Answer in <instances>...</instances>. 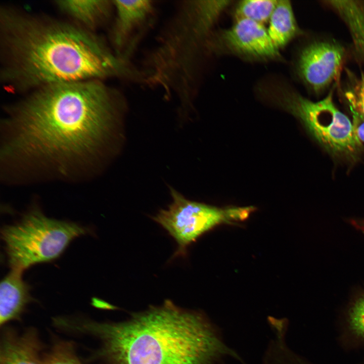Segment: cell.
<instances>
[{
	"label": "cell",
	"mask_w": 364,
	"mask_h": 364,
	"mask_svg": "<svg viewBox=\"0 0 364 364\" xmlns=\"http://www.w3.org/2000/svg\"><path fill=\"white\" fill-rule=\"evenodd\" d=\"M122 99L97 79L41 87L17 110L12 150L65 158L90 152L105 135L115 103Z\"/></svg>",
	"instance_id": "6da1fadb"
},
{
	"label": "cell",
	"mask_w": 364,
	"mask_h": 364,
	"mask_svg": "<svg viewBox=\"0 0 364 364\" xmlns=\"http://www.w3.org/2000/svg\"><path fill=\"white\" fill-rule=\"evenodd\" d=\"M74 329L99 337L113 364H217L227 356L246 364L205 315L169 300L124 323L84 321Z\"/></svg>",
	"instance_id": "7a4b0ae2"
},
{
	"label": "cell",
	"mask_w": 364,
	"mask_h": 364,
	"mask_svg": "<svg viewBox=\"0 0 364 364\" xmlns=\"http://www.w3.org/2000/svg\"><path fill=\"white\" fill-rule=\"evenodd\" d=\"M11 81L43 87L128 74L124 61L88 31L72 25L4 16Z\"/></svg>",
	"instance_id": "3957f363"
},
{
	"label": "cell",
	"mask_w": 364,
	"mask_h": 364,
	"mask_svg": "<svg viewBox=\"0 0 364 364\" xmlns=\"http://www.w3.org/2000/svg\"><path fill=\"white\" fill-rule=\"evenodd\" d=\"M87 232L75 223L50 218L33 210L19 222L3 227L1 234L12 269L23 271L58 258L71 241Z\"/></svg>",
	"instance_id": "277c9868"
},
{
	"label": "cell",
	"mask_w": 364,
	"mask_h": 364,
	"mask_svg": "<svg viewBox=\"0 0 364 364\" xmlns=\"http://www.w3.org/2000/svg\"><path fill=\"white\" fill-rule=\"evenodd\" d=\"M282 105L302 122L311 136L332 155L355 159L362 144L352 122L335 105L332 92L313 102L298 94L286 93Z\"/></svg>",
	"instance_id": "5b68a950"
},
{
	"label": "cell",
	"mask_w": 364,
	"mask_h": 364,
	"mask_svg": "<svg viewBox=\"0 0 364 364\" xmlns=\"http://www.w3.org/2000/svg\"><path fill=\"white\" fill-rule=\"evenodd\" d=\"M172 202L153 219L174 239L177 248L173 257L185 256L189 246L200 236L228 219H242L251 208L222 210L186 199L170 188Z\"/></svg>",
	"instance_id": "8992f818"
},
{
	"label": "cell",
	"mask_w": 364,
	"mask_h": 364,
	"mask_svg": "<svg viewBox=\"0 0 364 364\" xmlns=\"http://www.w3.org/2000/svg\"><path fill=\"white\" fill-rule=\"evenodd\" d=\"M343 56V48L337 43L326 41L312 43L300 54V74L313 89L321 90L336 78Z\"/></svg>",
	"instance_id": "52a82bcc"
},
{
	"label": "cell",
	"mask_w": 364,
	"mask_h": 364,
	"mask_svg": "<svg viewBox=\"0 0 364 364\" xmlns=\"http://www.w3.org/2000/svg\"><path fill=\"white\" fill-rule=\"evenodd\" d=\"M236 20L234 25L223 34L224 40L231 49L255 57L271 58L279 56V49L263 24L246 19Z\"/></svg>",
	"instance_id": "ba28073f"
},
{
	"label": "cell",
	"mask_w": 364,
	"mask_h": 364,
	"mask_svg": "<svg viewBox=\"0 0 364 364\" xmlns=\"http://www.w3.org/2000/svg\"><path fill=\"white\" fill-rule=\"evenodd\" d=\"M113 3L117 12L113 39L118 54L125 49L126 57L133 49L132 35L141 33L142 28L150 25L154 15L153 5L152 1L146 0L114 1Z\"/></svg>",
	"instance_id": "9c48e42d"
},
{
	"label": "cell",
	"mask_w": 364,
	"mask_h": 364,
	"mask_svg": "<svg viewBox=\"0 0 364 364\" xmlns=\"http://www.w3.org/2000/svg\"><path fill=\"white\" fill-rule=\"evenodd\" d=\"M22 272L12 269L1 283V325L18 317L31 300L30 287L22 279Z\"/></svg>",
	"instance_id": "30bf717a"
},
{
	"label": "cell",
	"mask_w": 364,
	"mask_h": 364,
	"mask_svg": "<svg viewBox=\"0 0 364 364\" xmlns=\"http://www.w3.org/2000/svg\"><path fill=\"white\" fill-rule=\"evenodd\" d=\"M36 333L28 331L18 337L7 336L1 347V364H42Z\"/></svg>",
	"instance_id": "8fae6325"
},
{
	"label": "cell",
	"mask_w": 364,
	"mask_h": 364,
	"mask_svg": "<svg viewBox=\"0 0 364 364\" xmlns=\"http://www.w3.org/2000/svg\"><path fill=\"white\" fill-rule=\"evenodd\" d=\"M269 21L267 32L278 49L286 46L297 33L295 19L289 1H278Z\"/></svg>",
	"instance_id": "7c38bea8"
},
{
	"label": "cell",
	"mask_w": 364,
	"mask_h": 364,
	"mask_svg": "<svg viewBox=\"0 0 364 364\" xmlns=\"http://www.w3.org/2000/svg\"><path fill=\"white\" fill-rule=\"evenodd\" d=\"M56 3L74 19L89 27L97 25L109 15L112 4L107 1L65 0Z\"/></svg>",
	"instance_id": "4fadbf2b"
},
{
	"label": "cell",
	"mask_w": 364,
	"mask_h": 364,
	"mask_svg": "<svg viewBox=\"0 0 364 364\" xmlns=\"http://www.w3.org/2000/svg\"><path fill=\"white\" fill-rule=\"evenodd\" d=\"M347 25L355 49L364 59V4L354 1H328Z\"/></svg>",
	"instance_id": "5bb4252c"
},
{
	"label": "cell",
	"mask_w": 364,
	"mask_h": 364,
	"mask_svg": "<svg viewBox=\"0 0 364 364\" xmlns=\"http://www.w3.org/2000/svg\"><path fill=\"white\" fill-rule=\"evenodd\" d=\"M278 2L276 0L240 1L235 10L236 19H246L263 25L269 20Z\"/></svg>",
	"instance_id": "9a60e30c"
},
{
	"label": "cell",
	"mask_w": 364,
	"mask_h": 364,
	"mask_svg": "<svg viewBox=\"0 0 364 364\" xmlns=\"http://www.w3.org/2000/svg\"><path fill=\"white\" fill-rule=\"evenodd\" d=\"M42 364H81L73 345L68 342L57 344L44 357Z\"/></svg>",
	"instance_id": "2e32d148"
},
{
	"label": "cell",
	"mask_w": 364,
	"mask_h": 364,
	"mask_svg": "<svg viewBox=\"0 0 364 364\" xmlns=\"http://www.w3.org/2000/svg\"><path fill=\"white\" fill-rule=\"evenodd\" d=\"M351 111L364 118V75L357 81L353 89L346 93Z\"/></svg>",
	"instance_id": "e0dca14e"
},
{
	"label": "cell",
	"mask_w": 364,
	"mask_h": 364,
	"mask_svg": "<svg viewBox=\"0 0 364 364\" xmlns=\"http://www.w3.org/2000/svg\"><path fill=\"white\" fill-rule=\"evenodd\" d=\"M350 324L352 330L364 338V295L354 303L350 311Z\"/></svg>",
	"instance_id": "ac0fdd59"
},
{
	"label": "cell",
	"mask_w": 364,
	"mask_h": 364,
	"mask_svg": "<svg viewBox=\"0 0 364 364\" xmlns=\"http://www.w3.org/2000/svg\"><path fill=\"white\" fill-rule=\"evenodd\" d=\"M351 111L353 115L352 122L356 135L361 143L364 144V118Z\"/></svg>",
	"instance_id": "d6986e66"
},
{
	"label": "cell",
	"mask_w": 364,
	"mask_h": 364,
	"mask_svg": "<svg viewBox=\"0 0 364 364\" xmlns=\"http://www.w3.org/2000/svg\"><path fill=\"white\" fill-rule=\"evenodd\" d=\"M360 230L364 232V220H362L360 224Z\"/></svg>",
	"instance_id": "ffe728a7"
}]
</instances>
